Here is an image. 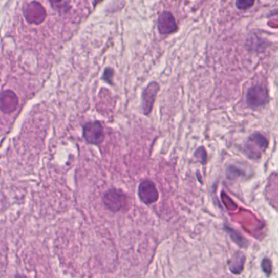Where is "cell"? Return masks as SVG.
Wrapping results in <instances>:
<instances>
[{
    "mask_svg": "<svg viewBox=\"0 0 278 278\" xmlns=\"http://www.w3.org/2000/svg\"><path fill=\"white\" fill-rule=\"evenodd\" d=\"M262 268L264 272L269 276L272 272V263L270 260L267 258L264 259L262 262Z\"/></svg>",
    "mask_w": 278,
    "mask_h": 278,
    "instance_id": "15",
    "label": "cell"
},
{
    "mask_svg": "<svg viewBox=\"0 0 278 278\" xmlns=\"http://www.w3.org/2000/svg\"><path fill=\"white\" fill-rule=\"evenodd\" d=\"M23 14L26 20L31 24H41L47 17L46 9L38 2L26 4L23 8Z\"/></svg>",
    "mask_w": 278,
    "mask_h": 278,
    "instance_id": "6",
    "label": "cell"
},
{
    "mask_svg": "<svg viewBox=\"0 0 278 278\" xmlns=\"http://www.w3.org/2000/svg\"><path fill=\"white\" fill-rule=\"evenodd\" d=\"M114 70L111 67H107L104 70L102 75V80L108 83L110 86L114 85Z\"/></svg>",
    "mask_w": 278,
    "mask_h": 278,
    "instance_id": "12",
    "label": "cell"
},
{
    "mask_svg": "<svg viewBox=\"0 0 278 278\" xmlns=\"http://www.w3.org/2000/svg\"><path fill=\"white\" fill-rule=\"evenodd\" d=\"M269 146V140L261 132H254L249 136L243 144L242 152L250 160H259L262 158Z\"/></svg>",
    "mask_w": 278,
    "mask_h": 278,
    "instance_id": "1",
    "label": "cell"
},
{
    "mask_svg": "<svg viewBox=\"0 0 278 278\" xmlns=\"http://www.w3.org/2000/svg\"><path fill=\"white\" fill-rule=\"evenodd\" d=\"M82 135L88 144L100 145L104 142L105 135L104 127L99 121H91L83 126Z\"/></svg>",
    "mask_w": 278,
    "mask_h": 278,
    "instance_id": "4",
    "label": "cell"
},
{
    "mask_svg": "<svg viewBox=\"0 0 278 278\" xmlns=\"http://www.w3.org/2000/svg\"><path fill=\"white\" fill-rule=\"evenodd\" d=\"M157 26H158L159 33L163 35L173 34L178 30V25L176 18L169 11H163L159 14L158 22H157Z\"/></svg>",
    "mask_w": 278,
    "mask_h": 278,
    "instance_id": "8",
    "label": "cell"
},
{
    "mask_svg": "<svg viewBox=\"0 0 278 278\" xmlns=\"http://www.w3.org/2000/svg\"><path fill=\"white\" fill-rule=\"evenodd\" d=\"M14 278H28L27 276H25V275H22V274H16V276H14Z\"/></svg>",
    "mask_w": 278,
    "mask_h": 278,
    "instance_id": "16",
    "label": "cell"
},
{
    "mask_svg": "<svg viewBox=\"0 0 278 278\" xmlns=\"http://www.w3.org/2000/svg\"><path fill=\"white\" fill-rule=\"evenodd\" d=\"M254 3V0H238L235 2V6L238 10L246 11L252 8Z\"/></svg>",
    "mask_w": 278,
    "mask_h": 278,
    "instance_id": "11",
    "label": "cell"
},
{
    "mask_svg": "<svg viewBox=\"0 0 278 278\" xmlns=\"http://www.w3.org/2000/svg\"><path fill=\"white\" fill-rule=\"evenodd\" d=\"M138 195L140 201L144 204H153L157 202L159 197L158 189L152 180H144L140 183L138 187Z\"/></svg>",
    "mask_w": 278,
    "mask_h": 278,
    "instance_id": "7",
    "label": "cell"
},
{
    "mask_svg": "<svg viewBox=\"0 0 278 278\" xmlns=\"http://www.w3.org/2000/svg\"><path fill=\"white\" fill-rule=\"evenodd\" d=\"M159 91L160 85L156 81L150 82L143 90L141 95V110L142 114L145 116H148L152 113Z\"/></svg>",
    "mask_w": 278,
    "mask_h": 278,
    "instance_id": "5",
    "label": "cell"
},
{
    "mask_svg": "<svg viewBox=\"0 0 278 278\" xmlns=\"http://www.w3.org/2000/svg\"><path fill=\"white\" fill-rule=\"evenodd\" d=\"M52 8L60 12H67L70 9V3L66 1H57V2H50Z\"/></svg>",
    "mask_w": 278,
    "mask_h": 278,
    "instance_id": "13",
    "label": "cell"
},
{
    "mask_svg": "<svg viewBox=\"0 0 278 278\" xmlns=\"http://www.w3.org/2000/svg\"><path fill=\"white\" fill-rule=\"evenodd\" d=\"M18 97L12 91L8 90L0 95V110L4 114H12L18 108Z\"/></svg>",
    "mask_w": 278,
    "mask_h": 278,
    "instance_id": "9",
    "label": "cell"
},
{
    "mask_svg": "<svg viewBox=\"0 0 278 278\" xmlns=\"http://www.w3.org/2000/svg\"><path fill=\"white\" fill-rule=\"evenodd\" d=\"M194 157L196 158L198 162H200L201 164L203 166L206 165L207 161H208V154H207V151L204 146L198 147L194 152Z\"/></svg>",
    "mask_w": 278,
    "mask_h": 278,
    "instance_id": "10",
    "label": "cell"
},
{
    "mask_svg": "<svg viewBox=\"0 0 278 278\" xmlns=\"http://www.w3.org/2000/svg\"><path fill=\"white\" fill-rule=\"evenodd\" d=\"M246 100L247 106L251 110H257L263 108L270 100L268 88L259 83L250 87L246 92Z\"/></svg>",
    "mask_w": 278,
    "mask_h": 278,
    "instance_id": "2",
    "label": "cell"
},
{
    "mask_svg": "<svg viewBox=\"0 0 278 278\" xmlns=\"http://www.w3.org/2000/svg\"><path fill=\"white\" fill-rule=\"evenodd\" d=\"M103 202L107 210L118 212L127 206V197L118 188H110L103 196Z\"/></svg>",
    "mask_w": 278,
    "mask_h": 278,
    "instance_id": "3",
    "label": "cell"
},
{
    "mask_svg": "<svg viewBox=\"0 0 278 278\" xmlns=\"http://www.w3.org/2000/svg\"><path fill=\"white\" fill-rule=\"evenodd\" d=\"M227 175H228V178H238V177H240V176L243 175V172L241 170L240 168L237 167L236 166L231 165L227 169Z\"/></svg>",
    "mask_w": 278,
    "mask_h": 278,
    "instance_id": "14",
    "label": "cell"
}]
</instances>
